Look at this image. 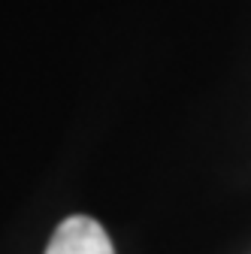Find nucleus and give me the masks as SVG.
Returning a JSON list of instances; mask_svg holds the SVG:
<instances>
[{"mask_svg":"<svg viewBox=\"0 0 251 254\" xmlns=\"http://www.w3.org/2000/svg\"><path fill=\"white\" fill-rule=\"evenodd\" d=\"M46 254H115L109 233L88 215H70L58 224Z\"/></svg>","mask_w":251,"mask_h":254,"instance_id":"obj_1","label":"nucleus"}]
</instances>
